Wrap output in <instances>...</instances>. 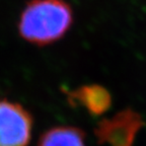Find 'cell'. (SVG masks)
Here are the masks:
<instances>
[{"label": "cell", "instance_id": "obj_1", "mask_svg": "<svg viewBox=\"0 0 146 146\" xmlns=\"http://www.w3.org/2000/svg\"><path fill=\"white\" fill-rule=\"evenodd\" d=\"M73 12L64 0H31L18 21L23 39L38 46L57 42L71 27Z\"/></svg>", "mask_w": 146, "mask_h": 146}, {"label": "cell", "instance_id": "obj_2", "mask_svg": "<svg viewBox=\"0 0 146 146\" xmlns=\"http://www.w3.org/2000/svg\"><path fill=\"white\" fill-rule=\"evenodd\" d=\"M145 126L140 113L126 108L109 118L100 119L94 129L98 145L134 146L139 132Z\"/></svg>", "mask_w": 146, "mask_h": 146}, {"label": "cell", "instance_id": "obj_3", "mask_svg": "<svg viewBox=\"0 0 146 146\" xmlns=\"http://www.w3.org/2000/svg\"><path fill=\"white\" fill-rule=\"evenodd\" d=\"M34 124V116L25 106L0 100V146H29Z\"/></svg>", "mask_w": 146, "mask_h": 146}, {"label": "cell", "instance_id": "obj_4", "mask_svg": "<svg viewBox=\"0 0 146 146\" xmlns=\"http://www.w3.org/2000/svg\"><path fill=\"white\" fill-rule=\"evenodd\" d=\"M63 92L70 107L82 108L92 117H102L109 112L113 105V98L109 89L96 83L66 89Z\"/></svg>", "mask_w": 146, "mask_h": 146}, {"label": "cell", "instance_id": "obj_5", "mask_svg": "<svg viewBox=\"0 0 146 146\" xmlns=\"http://www.w3.org/2000/svg\"><path fill=\"white\" fill-rule=\"evenodd\" d=\"M36 146H87L86 134L76 126H53L42 133Z\"/></svg>", "mask_w": 146, "mask_h": 146}]
</instances>
